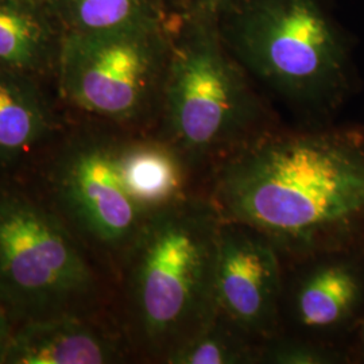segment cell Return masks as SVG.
Returning <instances> with one entry per match:
<instances>
[{"label": "cell", "instance_id": "obj_1", "mask_svg": "<svg viewBox=\"0 0 364 364\" xmlns=\"http://www.w3.org/2000/svg\"><path fill=\"white\" fill-rule=\"evenodd\" d=\"M221 219L272 245L336 246L364 227V138L323 131L260 138L218 176Z\"/></svg>", "mask_w": 364, "mask_h": 364}, {"label": "cell", "instance_id": "obj_2", "mask_svg": "<svg viewBox=\"0 0 364 364\" xmlns=\"http://www.w3.org/2000/svg\"><path fill=\"white\" fill-rule=\"evenodd\" d=\"M221 227L215 205L181 201L149 216L134 237V311L146 338L166 353L219 316Z\"/></svg>", "mask_w": 364, "mask_h": 364}, {"label": "cell", "instance_id": "obj_3", "mask_svg": "<svg viewBox=\"0 0 364 364\" xmlns=\"http://www.w3.org/2000/svg\"><path fill=\"white\" fill-rule=\"evenodd\" d=\"M219 18L231 52L289 99L332 105L347 90L348 46L320 0H236Z\"/></svg>", "mask_w": 364, "mask_h": 364}, {"label": "cell", "instance_id": "obj_4", "mask_svg": "<svg viewBox=\"0 0 364 364\" xmlns=\"http://www.w3.org/2000/svg\"><path fill=\"white\" fill-rule=\"evenodd\" d=\"M173 146L203 158L243 138L260 109L216 18L185 14L161 92Z\"/></svg>", "mask_w": 364, "mask_h": 364}, {"label": "cell", "instance_id": "obj_5", "mask_svg": "<svg viewBox=\"0 0 364 364\" xmlns=\"http://www.w3.org/2000/svg\"><path fill=\"white\" fill-rule=\"evenodd\" d=\"M171 38L164 21L63 31L55 63L63 97L114 122L142 117L162 92Z\"/></svg>", "mask_w": 364, "mask_h": 364}, {"label": "cell", "instance_id": "obj_6", "mask_svg": "<svg viewBox=\"0 0 364 364\" xmlns=\"http://www.w3.org/2000/svg\"><path fill=\"white\" fill-rule=\"evenodd\" d=\"M92 287L91 267L58 218L0 192V304L33 318L65 312Z\"/></svg>", "mask_w": 364, "mask_h": 364}, {"label": "cell", "instance_id": "obj_7", "mask_svg": "<svg viewBox=\"0 0 364 364\" xmlns=\"http://www.w3.org/2000/svg\"><path fill=\"white\" fill-rule=\"evenodd\" d=\"M57 191L78 225L107 246L134 240L147 219L122 180L115 146L72 149L57 171Z\"/></svg>", "mask_w": 364, "mask_h": 364}, {"label": "cell", "instance_id": "obj_8", "mask_svg": "<svg viewBox=\"0 0 364 364\" xmlns=\"http://www.w3.org/2000/svg\"><path fill=\"white\" fill-rule=\"evenodd\" d=\"M281 291L273 245L246 227L223 223L216 274L218 314L245 335L270 331Z\"/></svg>", "mask_w": 364, "mask_h": 364}, {"label": "cell", "instance_id": "obj_9", "mask_svg": "<svg viewBox=\"0 0 364 364\" xmlns=\"http://www.w3.org/2000/svg\"><path fill=\"white\" fill-rule=\"evenodd\" d=\"M117 358V346L105 332L58 312L28 318L14 329L1 364H105Z\"/></svg>", "mask_w": 364, "mask_h": 364}, {"label": "cell", "instance_id": "obj_10", "mask_svg": "<svg viewBox=\"0 0 364 364\" xmlns=\"http://www.w3.org/2000/svg\"><path fill=\"white\" fill-rule=\"evenodd\" d=\"M58 27L45 4L0 0V68L34 76L55 65Z\"/></svg>", "mask_w": 364, "mask_h": 364}, {"label": "cell", "instance_id": "obj_11", "mask_svg": "<svg viewBox=\"0 0 364 364\" xmlns=\"http://www.w3.org/2000/svg\"><path fill=\"white\" fill-rule=\"evenodd\" d=\"M117 151L124 186L147 218L183 201V156L173 144L141 142Z\"/></svg>", "mask_w": 364, "mask_h": 364}, {"label": "cell", "instance_id": "obj_12", "mask_svg": "<svg viewBox=\"0 0 364 364\" xmlns=\"http://www.w3.org/2000/svg\"><path fill=\"white\" fill-rule=\"evenodd\" d=\"M52 126L50 108L33 76L0 68V162L28 154Z\"/></svg>", "mask_w": 364, "mask_h": 364}, {"label": "cell", "instance_id": "obj_13", "mask_svg": "<svg viewBox=\"0 0 364 364\" xmlns=\"http://www.w3.org/2000/svg\"><path fill=\"white\" fill-rule=\"evenodd\" d=\"M363 294V277L356 266L344 260L328 262L313 269L299 284L296 313L306 328H336L351 318Z\"/></svg>", "mask_w": 364, "mask_h": 364}, {"label": "cell", "instance_id": "obj_14", "mask_svg": "<svg viewBox=\"0 0 364 364\" xmlns=\"http://www.w3.org/2000/svg\"><path fill=\"white\" fill-rule=\"evenodd\" d=\"M61 31H99L164 21L156 0H46Z\"/></svg>", "mask_w": 364, "mask_h": 364}, {"label": "cell", "instance_id": "obj_15", "mask_svg": "<svg viewBox=\"0 0 364 364\" xmlns=\"http://www.w3.org/2000/svg\"><path fill=\"white\" fill-rule=\"evenodd\" d=\"M242 333L219 316L195 336L168 352L165 359L170 364L251 363L255 355L250 350Z\"/></svg>", "mask_w": 364, "mask_h": 364}, {"label": "cell", "instance_id": "obj_16", "mask_svg": "<svg viewBox=\"0 0 364 364\" xmlns=\"http://www.w3.org/2000/svg\"><path fill=\"white\" fill-rule=\"evenodd\" d=\"M266 359L274 364H329L338 362V355L306 343H284L267 352Z\"/></svg>", "mask_w": 364, "mask_h": 364}, {"label": "cell", "instance_id": "obj_17", "mask_svg": "<svg viewBox=\"0 0 364 364\" xmlns=\"http://www.w3.org/2000/svg\"><path fill=\"white\" fill-rule=\"evenodd\" d=\"M236 0H188L186 13L203 15L209 18H219Z\"/></svg>", "mask_w": 364, "mask_h": 364}, {"label": "cell", "instance_id": "obj_18", "mask_svg": "<svg viewBox=\"0 0 364 364\" xmlns=\"http://www.w3.org/2000/svg\"><path fill=\"white\" fill-rule=\"evenodd\" d=\"M13 326L9 318V311L0 304V364L3 360L4 352L7 350V346L13 336Z\"/></svg>", "mask_w": 364, "mask_h": 364}, {"label": "cell", "instance_id": "obj_19", "mask_svg": "<svg viewBox=\"0 0 364 364\" xmlns=\"http://www.w3.org/2000/svg\"><path fill=\"white\" fill-rule=\"evenodd\" d=\"M18 1H27V3H37V4H45V6H46V0H18Z\"/></svg>", "mask_w": 364, "mask_h": 364}, {"label": "cell", "instance_id": "obj_20", "mask_svg": "<svg viewBox=\"0 0 364 364\" xmlns=\"http://www.w3.org/2000/svg\"><path fill=\"white\" fill-rule=\"evenodd\" d=\"M363 338H364V329H363Z\"/></svg>", "mask_w": 364, "mask_h": 364}]
</instances>
